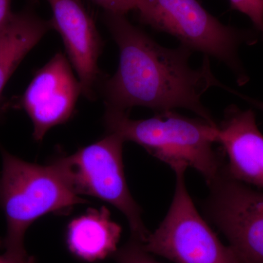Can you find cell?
<instances>
[{
  "label": "cell",
  "mask_w": 263,
  "mask_h": 263,
  "mask_svg": "<svg viewBox=\"0 0 263 263\" xmlns=\"http://www.w3.org/2000/svg\"><path fill=\"white\" fill-rule=\"evenodd\" d=\"M103 16L120 55L116 73L105 76L99 86L106 109L128 114L137 106L156 113L185 108L218 125L201 101L213 86L224 87L213 73L209 57L193 69L189 63L193 52L190 48L160 46L124 15L104 12Z\"/></svg>",
  "instance_id": "6da1fadb"
},
{
  "label": "cell",
  "mask_w": 263,
  "mask_h": 263,
  "mask_svg": "<svg viewBox=\"0 0 263 263\" xmlns=\"http://www.w3.org/2000/svg\"><path fill=\"white\" fill-rule=\"evenodd\" d=\"M0 150V209L7 227L0 247L5 253L27 258L24 235L32 223L51 213L69 212L86 201L76 192L62 156L49 164H37L26 162L3 147Z\"/></svg>",
  "instance_id": "7a4b0ae2"
},
{
  "label": "cell",
  "mask_w": 263,
  "mask_h": 263,
  "mask_svg": "<svg viewBox=\"0 0 263 263\" xmlns=\"http://www.w3.org/2000/svg\"><path fill=\"white\" fill-rule=\"evenodd\" d=\"M104 122L108 133L140 145L174 172L188 167L196 170L207 185L224 169L226 164L214 148L218 143V125L201 118L192 119L170 110L135 120L125 112L106 109Z\"/></svg>",
  "instance_id": "3957f363"
},
{
  "label": "cell",
  "mask_w": 263,
  "mask_h": 263,
  "mask_svg": "<svg viewBox=\"0 0 263 263\" xmlns=\"http://www.w3.org/2000/svg\"><path fill=\"white\" fill-rule=\"evenodd\" d=\"M136 10L141 23L174 36L193 51L224 62L242 81L238 48L255 42L252 33L221 24L197 0H139Z\"/></svg>",
  "instance_id": "277c9868"
},
{
  "label": "cell",
  "mask_w": 263,
  "mask_h": 263,
  "mask_svg": "<svg viewBox=\"0 0 263 263\" xmlns=\"http://www.w3.org/2000/svg\"><path fill=\"white\" fill-rule=\"evenodd\" d=\"M185 171L175 172L176 188L168 212L142 247L176 263H240L234 250L221 243L197 212L185 183Z\"/></svg>",
  "instance_id": "5b68a950"
},
{
  "label": "cell",
  "mask_w": 263,
  "mask_h": 263,
  "mask_svg": "<svg viewBox=\"0 0 263 263\" xmlns=\"http://www.w3.org/2000/svg\"><path fill=\"white\" fill-rule=\"evenodd\" d=\"M115 133L62 156L69 176L79 195L97 197L114 205L127 218L131 238L143 243L149 232L142 219V211L132 196L124 174L123 145Z\"/></svg>",
  "instance_id": "8992f818"
},
{
  "label": "cell",
  "mask_w": 263,
  "mask_h": 263,
  "mask_svg": "<svg viewBox=\"0 0 263 263\" xmlns=\"http://www.w3.org/2000/svg\"><path fill=\"white\" fill-rule=\"evenodd\" d=\"M205 216L226 237L240 263H263V192L230 178L223 170L208 185Z\"/></svg>",
  "instance_id": "52a82bcc"
},
{
  "label": "cell",
  "mask_w": 263,
  "mask_h": 263,
  "mask_svg": "<svg viewBox=\"0 0 263 263\" xmlns=\"http://www.w3.org/2000/svg\"><path fill=\"white\" fill-rule=\"evenodd\" d=\"M68 58L57 52L34 74L18 105L30 118L34 141H42L51 128L68 122L82 95Z\"/></svg>",
  "instance_id": "ba28073f"
},
{
  "label": "cell",
  "mask_w": 263,
  "mask_h": 263,
  "mask_svg": "<svg viewBox=\"0 0 263 263\" xmlns=\"http://www.w3.org/2000/svg\"><path fill=\"white\" fill-rule=\"evenodd\" d=\"M46 1L51 7L52 29L61 36L82 95L95 100L105 76L98 67L104 43L94 20L79 0Z\"/></svg>",
  "instance_id": "9c48e42d"
},
{
  "label": "cell",
  "mask_w": 263,
  "mask_h": 263,
  "mask_svg": "<svg viewBox=\"0 0 263 263\" xmlns=\"http://www.w3.org/2000/svg\"><path fill=\"white\" fill-rule=\"evenodd\" d=\"M218 143L228 157L224 171L232 179L263 189V135L251 109L230 105L218 124Z\"/></svg>",
  "instance_id": "30bf717a"
},
{
  "label": "cell",
  "mask_w": 263,
  "mask_h": 263,
  "mask_svg": "<svg viewBox=\"0 0 263 263\" xmlns=\"http://www.w3.org/2000/svg\"><path fill=\"white\" fill-rule=\"evenodd\" d=\"M51 29L50 20L41 18L34 8L27 6L13 13L0 31V118L10 105L3 95L7 83L24 57Z\"/></svg>",
  "instance_id": "8fae6325"
},
{
  "label": "cell",
  "mask_w": 263,
  "mask_h": 263,
  "mask_svg": "<svg viewBox=\"0 0 263 263\" xmlns=\"http://www.w3.org/2000/svg\"><path fill=\"white\" fill-rule=\"evenodd\" d=\"M122 228L112 220L106 207L91 209L67 227L66 243L76 258L88 262L103 260L118 250Z\"/></svg>",
  "instance_id": "7c38bea8"
},
{
  "label": "cell",
  "mask_w": 263,
  "mask_h": 263,
  "mask_svg": "<svg viewBox=\"0 0 263 263\" xmlns=\"http://www.w3.org/2000/svg\"><path fill=\"white\" fill-rule=\"evenodd\" d=\"M114 257L117 263H160L143 248L141 242L132 238L118 249Z\"/></svg>",
  "instance_id": "4fadbf2b"
},
{
  "label": "cell",
  "mask_w": 263,
  "mask_h": 263,
  "mask_svg": "<svg viewBox=\"0 0 263 263\" xmlns=\"http://www.w3.org/2000/svg\"><path fill=\"white\" fill-rule=\"evenodd\" d=\"M231 8L247 15L263 39V0H230Z\"/></svg>",
  "instance_id": "5bb4252c"
},
{
  "label": "cell",
  "mask_w": 263,
  "mask_h": 263,
  "mask_svg": "<svg viewBox=\"0 0 263 263\" xmlns=\"http://www.w3.org/2000/svg\"><path fill=\"white\" fill-rule=\"evenodd\" d=\"M103 8L105 12L124 15L130 10H136L139 0H89Z\"/></svg>",
  "instance_id": "9a60e30c"
},
{
  "label": "cell",
  "mask_w": 263,
  "mask_h": 263,
  "mask_svg": "<svg viewBox=\"0 0 263 263\" xmlns=\"http://www.w3.org/2000/svg\"><path fill=\"white\" fill-rule=\"evenodd\" d=\"M13 14L11 0H0V31L6 27Z\"/></svg>",
  "instance_id": "2e32d148"
},
{
  "label": "cell",
  "mask_w": 263,
  "mask_h": 263,
  "mask_svg": "<svg viewBox=\"0 0 263 263\" xmlns=\"http://www.w3.org/2000/svg\"><path fill=\"white\" fill-rule=\"evenodd\" d=\"M0 263H36V261L35 258L32 256H29L27 258H18L5 253L0 255Z\"/></svg>",
  "instance_id": "e0dca14e"
},
{
  "label": "cell",
  "mask_w": 263,
  "mask_h": 263,
  "mask_svg": "<svg viewBox=\"0 0 263 263\" xmlns=\"http://www.w3.org/2000/svg\"><path fill=\"white\" fill-rule=\"evenodd\" d=\"M227 91H230V93H233L239 98L245 100L246 101L248 102L249 103L252 104L255 108L259 109V110L263 111V102L258 101V100H254V99L249 98V97L245 96V95L240 94L239 92H237L235 90L230 89V88H226Z\"/></svg>",
  "instance_id": "ac0fdd59"
}]
</instances>
